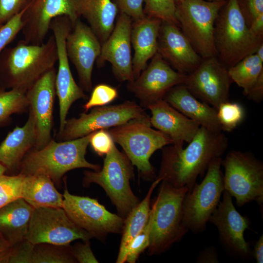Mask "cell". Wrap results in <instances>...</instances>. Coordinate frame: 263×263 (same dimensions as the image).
I'll return each instance as SVG.
<instances>
[{
  "mask_svg": "<svg viewBox=\"0 0 263 263\" xmlns=\"http://www.w3.org/2000/svg\"><path fill=\"white\" fill-rule=\"evenodd\" d=\"M184 144H171L162 148V159L156 178L177 188L190 189L199 176H203L215 159L222 157L228 147L223 132H215L200 127L183 148Z\"/></svg>",
  "mask_w": 263,
  "mask_h": 263,
  "instance_id": "6da1fadb",
  "label": "cell"
},
{
  "mask_svg": "<svg viewBox=\"0 0 263 263\" xmlns=\"http://www.w3.org/2000/svg\"><path fill=\"white\" fill-rule=\"evenodd\" d=\"M57 53L52 35L40 44L20 40L0 54V86L26 92L47 72L55 68Z\"/></svg>",
  "mask_w": 263,
  "mask_h": 263,
  "instance_id": "7a4b0ae2",
  "label": "cell"
},
{
  "mask_svg": "<svg viewBox=\"0 0 263 263\" xmlns=\"http://www.w3.org/2000/svg\"><path fill=\"white\" fill-rule=\"evenodd\" d=\"M93 132L80 138L59 142L52 139L40 149L33 148L21 162L20 173L43 174L59 183L67 172L74 169L87 168L99 170L100 166L91 163L85 158Z\"/></svg>",
  "mask_w": 263,
  "mask_h": 263,
  "instance_id": "3957f363",
  "label": "cell"
},
{
  "mask_svg": "<svg viewBox=\"0 0 263 263\" xmlns=\"http://www.w3.org/2000/svg\"><path fill=\"white\" fill-rule=\"evenodd\" d=\"M152 203V223L149 253L160 254L180 241L188 230L183 220L182 203L189 188L175 187L162 181Z\"/></svg>",
  "mask_w": 263,
  "mask_h": 263,
  "instance_id": "277c9868",
  "label": "cell"
},
{
  "mask_svg": "<svg viewBox=\"0 0 263 263\" xmlns=\"http://www.w3.org/2000/svg\"><path fill=\"white\" fill-rule=\"evenodd\" d=\"M217 57L227 69L246 56L255 53L263 39L250 31L236 0H226L220 9L214 25Z\"/></svg>",
  "mask_w": 263,
  "mask_h": 263,
  "instance_id": "5b68a950",
  "label": "cell"
},
{
  "mask_svg": "<svg viewBox=\"0 0 263 263\" xmlns=\"http://www.w3.org/2000/svg\"><path fill=\"white\" fill-rule=\"evenodd\" d=\"M108 130L114 142L122 147L139 172L148 179L156 178L150 159L157 150L173 142L168 135L152 128L148 114Z\"/></svg>",
  "mask_w": 263,
  "mask_h": 263,
  "instance_id": "8992f818",
  "label": "cell"
},
{
  "mask_svg": "<svg viewBox=\"0 0 263 263\" xmlns=\"http://www.w3.org/2000/svg\"><path fill=\"white\" fill-rule=\"evenodd\" d=\"M133 165L125 153L121 152L114 143L105 155L103 165L98 171H85L83 184L95 183L105 191L115 206L119 215L125 219L139 203L130 186L134 177Z\"/></svg>",
  "mask_w": 263,
  "mask_h": 263,
  "instance_id": "52a82bcc",
  "label": "cell"
},
{
  "mask_svg": "<svg viewBox=\"0 0 263 263\" xmlns=\"http://www.w3.org/2000/svg\"><path fill=\"white\" fill-rule=\"evenodd\" d=\"M226 1L183 0L176 4L175 16L179 28L202 58L217 56L214 25Z\"/></svg>",
  "mask_w": 263,
  "mask_h": 263,
  "instance_id": "ba28073f",
  "label": "cell"
},
{
  "mask_svg": "<svg viewBox=\"0 0 263 263\" xmlns=\"http://www.w3.org/2000/svg\"><path fill=\"white\" fill-rule=\"evenodd\" d=\"M224 189L241 207L255 201L263 204V163L250 152L232 150L222 160Z\"/></svg>",
  "mask_w": 263,
  "mask_h": 263,
  "instance_id": "9c48e42d",
  "label": "cell"
},
{
  "mask_svg": "<svg viewBox=\"0 0 263 263\" xmlns=\"http://www.w3.org/2000/svg\"><path fill=\"white\" fill-rule=\"evenodd\" d=\"M222 157L210 164L202 181L188 189L182 203L183 223L194 233H201L217 208L224 189Z\"/></svg>",
  "mask_w": 263,
  "mask_h": 263,
  "instance_id": "30bf717a",
  "label": "cell"
},
{
  "mask_svg": "<svg viewBox=\"0 0 263 263\" xmlns=\"http://www.w3.org/2000/svg\"><path fill=\"white\" fill-rule=\"evenodd\" d=\"M147 113L134 101L126 100L117 105L96 107L88 113L84 112L78 118L67 119L62 132L57 134L59 141L71 140L93 132L125 124Z\"/></svg>",
  "mask_w": 263,
  "mask_h": 263,
  "instance_id": "8fae6325",
  "label": "cell"
},
{
  "mask_svg": "<svg viewBox=\"0 0 263 263\" xmlns=\"http://www.w3.org/2000/svg\"><path fill=\"white\" fill-rule=\"evenodd\" d=\"M93 237L76 225L62 208H34L26 240L34 245L49 244L66 246L78 239Z\"/></svg>",
  "mask_w": 263,
  "mask_h": 263,
  "instance_id": "7c38bea8",
  "label": "cell"
},
{
  "mask_svg": "<svg viewBox=\"0 0 263 263\" xmlns=\"http://www.w3.org/2000/svg\"><path fill=\"white\" fill-rule=\"evenodd\" d=\"M63 196L62 208L68 217L93 237L103 239L110 233H122L124 219L110 212L96 199L73 195L67 189Z\"/></svg>",
  "mask_w": 263,
  "mask_h": 263,
  "instance_id": "4fadbf2b",
  "label": "cell"
},
{
  "mask_svg": "<svg viewBox=\"0 0 263 263\" xmlns=\"http://www.w3.org/2000/svg\"><path fill=\"white\" fill-rule=\"evenodd\" d=\"M72 28L70 19L61 16L52 21L50 28L55 39L58 63L56 77V94L59 105L60 125L58 134L63 130L68 111L73 103L79 99L87 97L83 89L76 83L69 65L66 40Z\"/></svg>",
  "mask_w": 263,
  "mask_h": 263,
  "instance_id": "5bb4252c",
  "label": "cell"
},
{
  "mask_svg": "<svg viewBox=\"0 0 263 263\" xmlns=\"http://www.w3.org/2000/svg\"><path fill=\"white\" fill-rule=\"evenodd\" d=\"M232 83L228 69L217 56H212L203 58L187 75L183 84L195 97L217 110L222 103L229 101Z\"/></svg>",
  "mask_w": 263,
  "mask_h": 263,
  "instance_id": "9a60e30c",
  "label": "cell"
},
{
  "mask_svg": "<svg viewBox=\"0 0 263 263\" xmlns=\"http://www.w3.org/2000/svg\"><path fill=\"white\" fill-rule=\"evenodd\" d=\"M186 75L173 69L157 53L139 76L128 82L127 88L140 101V105L147 108L163 99L175 86L184 84Z\"/></svg>",
  "mask_w": 263,
  "mask_h": 263,
  "instance_id": "2e32d148",
  "label": "cell"
},
{
  "mask_svg": "<svg viewBox=\"0 0 263 263\" xmlns=\"http://www.w3.org/2000/svg\"><path fill=\"white\" fill-rule=\"evenodd\" d=\"M132 23L130 17L119 13L113 31L101 45L100 54L96 60L98 67L106 62L110 63L113 75L121 82L134 80L131 54Z\"/></svg>",
  "mask_w": 263,
  "mask_h": 263,
  "instance_id": "e0dca14e",
  "label": "cell"
},
{
  "mask_svg": "<svg viewBox=\"0 0 263 263\" xmlns=\"http://www.w3.org/2000/svg\"><path fill=\"white\" fill-rule=\"evenodd\" d=\"M66 48L77 71L79 86L84 91H92L94 65L101 49L99 40L90 27L78 19L67 36Z\"/></svg>",
  "mask_w": 263,
  "mask_h": 263,
  "instance_id": "ac0fdd59",
  "label": "cell"
},
{
  "mask_svg": "<svg viewBox=\"0 0 263 263\" xmlns=\"http://www.w3.org/2000/svg\"><path fill=\"white\" fill-rule=\"evenodd\" d=\"M61 16L67 17L73 26L79 19L74 0H34L22 16L24 40L33 44L42 43L52 21Z\"/></svg>",
  "mask_w": 263,
  "mask_h": 263,
  "instance_id": "d6986e66",
  "label": "cell"
},
{
  "mask_svg": "<svg viewBox=\"0 0 263 263\" xmlns=\"http://www.w3.org/2000/svg\"><path fill=\"white\" fill-rule=\"evenodd\" d=\"M222 196V201L208 222L217 227L219 239L226 249L236 256L246 257L250 253V249L244 234L249 228L250 220L239 213L233 204L232 196L227 191L224 190Z\"/></svg>",
  "mask_w": 263,
  "mask_h": 263,
  "instance_id": "ffe728a7",
  "label": "cell"
},
{
  "mask_svg": "<svg viewBox=\"0 0 263 263\" xmlns=\"http://www.w3.org/2000/svg\"><path fill=\"white\" fill-rule=\"evenodd\" d=\"M56 70L54 68L43 75L26 92L30 111L36 123L35 149L44 147L52 139L53 106L56 90Z\"/></svg>",
  "mask_w": 263,
  "mask_h": 263,
  "instance_id": "44dd1931",
  "label": "cell"
},
{
  "mask_svg": "<svg viewBox=\"0 0 263 263\" xmlns=\"http://www.w3.org/2000/svg\"><path fill=\"white\" fill-rule=\"evenodd\" d=\"M157 53L173 69L185 75L192 72L203 60L179 27L164 21L159 28Z\"/></svg>",
  "mask_w": 263,
  "mask_h": 263,
  "instance_id": "7402d4cb",
  "label": "cell"
},
{
  "mask_svg": "<svg viewBox=\"0 0 263 263\" xmlns=\"http://www.w3.org/2000/svg\"><path fill=\"white\" fill-rule=\"evenodd\" d=\"M147 108L151 112V126L168 135L174 144L188 143L201 127L163 99L149 105Z\"/></svg>",
  "mask_w": 263,
  "mask_h": 263,
  "instance_id": "603a6c76",
  "label": "cell"
},
{
  "mask_svg": "<svg viewBox=\"0 0 263 263\" xmlns=\"http://www.w3.org/2000/svg\"><path fill=\"white\" fill-rule=\"evenodd\" d=\"M163 99L201 127L215 132H223L217 110L195 97L183 84L172 88Z\"/></svg>",
  "mask_w": 263,
  "mask_h": 263,
  "instance_id": "cb8c5ba5",
  "label": "cell"
},
{
  "mask_svg": "<svg viewBox=\"0 0 263 263\" xmlns=\"http://www.w3.org/2000/svg\"><path fill=\"white\" fill-rule=\"evenodd\" d=\"M162 21L145 16L133 21L131 44L134 50L132 59L134 79L147 66L148 61L157 53V40Z\"/></svg>",
  "mask_w": 263,
  "mask_h": 263,
  "instance_id": "d4e9b609",
  "label": "cell"
},
{
  "mask_svg": "<svg viewBox=\"0 0 263 263\" xmlns=\"http://www.w3.org/2000/svg\"><path fill=\"white\" fill-rule=\"evenodd\" d=\"M36 140L35 120L29 111L28 118L24 126L16 127L0 145V163L6 170L19 168L25 155L35 147Z\"/></svg>",
  "mask_w": 263,
  "mask_h": 263,
  "instance_id": "484cf974",
  "label": "cell"
},
{
  "mask_svg": "<svg viewBox=\"0 0 263 263\" xmlns=\"http://www.w3.org/2000/svg\"><path fill=\"white\" fill-rule=\"evenodd\" d=\"M79 17H83L101 45L114 27L118 10L113 0H74Z\"/></svg>",
  "mask_w": 263,
  "mask_h": 263,
  "instance_id": "4316f807",
  "label": "cell"
},
{
  "mask_svg": "<svg viewBox=\"0 0 263 263\" xmlns=\"http://www.w3.org/2000/svg\"><path fill=\"white\" fill-rule=\"evenodd\" d=\"M34 208L22 198L0 208V234L13 247L26 240Z\"/></svg>",
  "mask_w": 263,
  "mask_h": 263,
  "instance_id": "83f0119b",
  "label": "cell"
},
{
  "mask_svg": "<svg viewBox=\"0 0 263 263\" xmlns=\"http://www.w3.org/2000/svg\"><path fill=\"white\" fill-rule=\"evenodd\" d=\"M21 198L34 208L63 206V195L56 190L50 178L41 174L25 175Z\"/></svg>",
  "mask_w": 263,
  "mask_h": 263,
  "instance_id": "f1b7e54d",
  "label": "cell"
},
{
  "mask_svg": "<svg viewBox=\"0 0 263 263\" xmlns=\"http://www.w3.org/2000/svg\"><path fill=\"white\" fill-rule=\"evenodd\" d=\"M161 182L160 179L155 178L144 199L134 207L124 219L116 263L126 262L127 253L132 240L147 223L151 209V197L154 189Z\"/></svg>",
  "mask_w": 263,
  "mask_h": 263,
  "instance_id": "f546056e",
  "label": "cell"
},
{
  "mask_svg": "<svg viewBox=\"0 0 263 263\" xmlns=\"http://www.w3.org/2000/svg\"><path fill=\"white\" fill-rule=\"evenodd\" d=\"M228 73L233 83L242 88L246 96L263 74V62L255 53L252 54L228 68Z\"/></svg>",
  "mask_w": 263,
  "mask_h": 263,
  "instance_id": "4dcf8cb0",
  "label": "cell"
},
{
  "mask_svg": "<svg viewBox=\"0 0 263 263\" xmlns=\"http://www.w3.org/2000/svg\"><path fill=\"white\" fill-rule=\"evenodd\" d=\"M26 93L16 89L7 90L0 86V125L8 121L12 114L29 110Z\"/></svg>",
  "mask_w": 263,
  "mask_h": 263,
  "instance_id": "1f68e13d",
  "label": "cell"
},
{
  "mask_svg": "<svg viewBox=\"0 0 263 263\" xmlns=\"http://www.w3.org/2000/svg\"><path fill=\"white\" fill-rule=\"evenodd\" d=\"M217 114L222 131L230 132L242 122L244 111L239 103L227 101L219 106Z\"/></svg>",
  "mask_w": 263,
  "mask_h": 263,
  "instance_id": "d6a6232c",
  "label": "cell"
},
{
  "mask_svg": "<svg viewBox=\"0 0 263 263\" xmlns=\"http://www.w3.org/2000/svg\"><path fill=\"white\" fill-rule=\"evenodd\" d=\"M144 12L146 16L179 26L175 16L174 0H144Z\"/></svg>",
  "mask_w": 263,
  "mask_h": 263,
  "instance_id": "836d02e7",
  "label": "cell"
},
{
  "mask_svg": "<svg viewBox=\"0 0 263 263\" xmlns=\"http://www.w3.org/2000/svg\"><path fill=\"white\" fill-rule=\"evenodd\" d=\"M25 175L3 174L0 178V208L11 202L21 198V187Z\"/></svg>",
  "mask_w": 263,
  "mask_h": 263,
  "instance_id": "e575fe53",
  "label": "cell"
},
{
  "mask_svg": "<svg viewBox=\"0 0 263 263\" xmlns=\"http://www.w3.org/2000/svg\"><path fill=\"white\" fill-rule=\"evenodd\" d=\"M75 261L72 253L68 254L57 248L34 245L30 263H68Z\"/></svg>",
  "mask_w": 263,
  "mask_h": 263,
  "instance_id": "d590c367",
  "label": "cell"
},
{
  "mask_svg": "<svg viewBox=\"0 0 263 263\" xmlns=\"http://www.w3.org/2000/svg\"><path fill=\"white\" fill-rule=\"evenodd\" d=\"M153 212L150 209L148 221L142 230L132 240L126 257V262L135 263L140 255L150 245V235L152 223Z\"/></svg>",
  "mask_w": 263,
  "mask_h": 263,
  "instance_id": "8d00e7d4",
  "label": "cell"
},
{
  "mask_svg": "<svg viewBox=\"0 0 263 263\" xmlns=\"http://www.w3.org/2000/svg\"><path fill=\"white\" fill-rule=\"evenodd\" d=\"M118 95L116 88L106 84H99L92 90L88 101L84 105V112L96 107L106 106L115 100Z\"/></svg>",
  "mask_w": 263,
  "mask_h": 263,
  "instance_id": "74e56055",
  "label": "cell"
},
{
  "mask_svg": "<svg viewBox=\"0 0 263 263\" xmlns=\"http://www.w3.org/2000/svg\"><path fill=\"white\" fill-rule=\"evenodd\" d=\"M26 8L14 16L0 28V54L21 31L22 16Z\"/></svg>",
  "mask_w": 263,
  "mask_h": 263,
  "instance_id": "f35d334b",
  "label": "cell"
},
{
  "mask_svg": "<svg viewBox=\"0 0 263 263\" xmlns=\"http://www.w3.org/2000/svg\"><path fill=\"white\" fill-rule=\"evenodd\" d=\"M34 0H0V22L4 24L23 10Z\"/></svg>",
  "mask_w": 263,
  "mask_h": 263,
  "instance_id": "ab89813d",
  "label": "cell"
},
{
  "mask_svg": "<svg viewBox=\"0 0 263 263\" xmlns=\"http://www.w3.org/2000/svg\"><path fill=\"white\" fill-rule=\"evenodd\" d=\"M114 141L108 130L101 129L93 132L90 144L93 150L99 156L106 155Z\"/></svg>",
  "mask_w": 263,
  "mask_h": 263,
  "instance_id": "60d3db41",
  "label": "cell"
},
{
  "mask_svg": "<svg viewBox=\"0 0 263 263\" xmlns=\"http://www.w3.org/2000/svg\"><path fill=\"white\" fill-rule=\"evenodd\" d=\"M116 5L118 12L130 17L133 21L143 18L144 0H113Z\"/></svg>",
  "mask_w": 263,
  "mask_h": 263,
  "instance_id": "b9f144b4",
  "label": "cell"
},
{
  "mask_svg": "<svg viewBox=\"0 0 263 263\" xmlns=\"http://www.w3.org/2000/svg\"><path fill=\"white\" fill-rule=\"evenodd\" d=\"M236 1L248 26L257 17L263 14V0H236Z\"/></svg>",
  "mask_w": 263,
  "mask_h": 263,
  "instance_id": "7bdbcfd3",
  "label": "cell"
},
{
  "mask_svg": "<svg viewBox=\"0 0 263 263\" xmlns=\"http://www.w3.org/2000/svg\"><path fill=\"white\" fill-rule=\"evenodd\" d=\"M84 242V244L78 243L75 244L71 250L75 261L80 263H98L91 249L89 240Z\"/></svg>",
  "mask_w": 263,
  "mask_h": 263,
  "instance_id": "ee69618b",
  "label": "cell"
},
{
  "mask_svg": "<svg viewBox=\"0 0 263 263\" xmlns=\"http://www.w3.org/2000/svg\"><path fill=\"white\" fill-rule=\"evenodd\" d=\"M245 96L256 103H260L263 100V74L260 76Z\"/></svg>",
  "mask_w": 263,
  "mask_h": 263,
  "instance_id": "f6af8a7d",
  "label": "cell"
},
{
  "mask_svg": "<svg viewBox=\"0 0 263 263\" xmlns=\"http://www.w3.org/2000/svg\"><path fill=\"white\" fill-rule=\"evenodd\" d=\"M196 263H218V256L215 247L213 246L206 248L202 250L197 257Z\"/></svg>",
  "mask_w": 263,
  "mask_h": 263,
  "instance_id": "bcb514c9",
  "label": "cell"
},
{
  "mask_svg": "<svg viewBox=\"0 0 263 263\" xmlns=\"http://www.w3.org/2000/svg\"><path fill=\"white\" fill-rule=\"evenodd\" d=\"M13 247L0 234V263H8Z\"/></svg>",
  "mask_w": 263,
  "mask_h": 263,
  "instance_id": "7dc6e473",
  "label": "cell"
},
{
  "mask_svg": "<svg viewBox=\"0 0 263 263\" xmlns=\"http://www.w3.org/2000/svg\"><path fill=\"white\" fill-rule=\"evenodd\" d=\"M248 27L255 36L263 39V14L257 17Z\"/></svg>",
  "mask_w": 263,
  "mask_h": 263,
  "instance_id": "c3c4849f",
  "label": "cell"
},
{
  "mask_svg": "<svg viewBox=\"0 0 263 263\" xmlns=\"http://www.w3.org/2000/svg\"><path fill=\"white\" fill-rule=\"evenodd\" d=\"M253 256L257 263H263V234L255 243Z\"/></svg>",
  "mask_w": 263,
  "mask_h": 263,
  "instance_id": "681fc988",
  "label": "cell"
},
{
  "mask_svg": "<svg viewBox=\"0 0 263 263\" xmlns=\"http://www.w3.org/2000/svg\"><path fill=\"white\" fill-rule=\"evenodd\" d=\"M255 53L260 59L263 62V43L261 44Z\"/></svg>",
  "mask_w": 263,
  "mask_h": 263,
  "instance_id": "f907efd6",
  "label": "cell"
},
{
  "mask_svg": "<svg viewBox=\"0 0 263 263\" xmlns=\"http://www.w3.org/2000/svg\"><path fill=\"white\" fill-rule=\"evenodd\" d=\"M6 171V168L2 164L0 163V178L4 174Z\"/></svg>",
  "mask_w": 263,
  "mask_h": 263,
  "instance_id": "816d5d0a",
  "label": "cell"
},
{
  "mask_svg": "<svg viewBox=\"0 0 263 263\" xmlns=\"http://www.w3.org/2000/svg\"><path fill=\"white\" fill-rule=\"evenodd\" d=\"M183 0H174V1H175V3L176 4L180 3V2H181L182 1H183ZM209 0V1H221V0Z\"/></svg>",
  "mask_w": 263,
  "mask_h": 263,
  "instance_id": "f5cc1de1",
  "label": "cell"
},
{
  "mask_svg": "<svg viewBox=\"0 0 263 263\" xmlns=\"http://www.w3.org/2000/svg\"><path fill=\"white\" fill-rule=\"evenodd\" d=\"M2 24H1V23L0 22V28L2 26Z\"/></svg>",
  "mask_w": 263,
  "mask_h": 263,
  "instance_id": "db71d44e",
  "label": "cell"
}]
</instances>
